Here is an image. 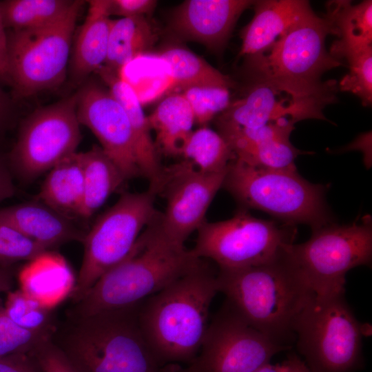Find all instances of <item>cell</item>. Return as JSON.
<instances>
[{
    "label": "cell",
    "instance_id": "obj_1",
    "mask_svg": "<svg viewBox=\"0 0 372 372\" xmlns=\"http://www.w3.org/2000/svg\"><path fill=\"white\" fill-rule=\"evenodd\" d=\"M217 273L200 259L139 304V326L161 364H190L197 356L209 323L211 302L219 292Z\"/></svg>",
    "mask_w": 372,
    "mask_h": 372
},
{
    "label": "cell",
    "instance_id": "obj_2",
    "mask_svg": "<svg viewBox=\"0 0 372 372\" xmlns=\"http://www.w3.org/2000/svg\"><path fill=\"white\" fill-rule=\"evenodd\" d=\"M219 292L240 318L273 341L290 348L294 325L314 294L282 253L267 262L218 269Z\"/></svg>",
    "mask_w": 372,
    "mask_h": 372
},
{
    "label": "cell",
    "instance_id": "obj_3",
    "mask_svg": "<svg viewBox=\"0 0 372 372\" xmlns=\"http://www.w3.org/2000/svg\"><path fill=\"white\" fill-rule=\"evenodd\" d=\"M156 218L127 257L105 272L76 303L72 313L74 320L139 304L200 260L190 249L165 238L158 230Z\"/></svg>",
    "mask_w": 372,
    "mask_h": 372
},
{
    "label": "cell",
    "instance_id": "obj_4",
    "mask_svg": "<svg viewBox=\"0 0 372 372\" xmlns=\"http://www.w3.org/2000/svg\"><path fill=\"white\" fill-rule=\"evenodd\" d=\"M139 304L74 320L60 347L79 372L168 371L143 336Z\"/></svg>",
    "mask_w": 372,
    "mask_h": 372
},
{
    "label": "cell",
    "instance_id": "obj_5",
    "mask_svg": "<svg viewBox=\"0 0 372 372\" xmlns=\"http://www.w3.org/2000/svg\"><path fill=\"white\" fill-rule=\"evenodd\" d=\"M222 187L242 209L263 211L287 225L306 224L313 230L333 223L325 200L326 187L303 178L296 168L257 167L235 158Z\"/></svg>",
    "mask_w": 372,
    "mask_h": 372
},
{
    "label": "cell",
    "instance_id": "obj_6",
    "mask_svg": "<svg viewBox=\"0 0 372 372\" xmlns=\"http://www.w3.org/2000/svg\"><path fill=\"white\" fill-rule=\"evenodd\" d=\"M248 74L249 83L242 96L217 117L222 136L283 119L294 123L308 118L327 121L323 110L336 101L334 80L306 84L263 74Z\"/></svg>",
    "mask_w": 372,
    "mask_h": 372
},
{
    "label": "cell",
    "instance_id": "obj_7",
    "mask_svg": "<svg viewBox=\"0 0 372 372\" xmlns=\"http://www.w3.org/2000/svg\"><path fill=\"white\" fill-rule=\"evenodd\" d=\"M283 254L315 294L344 293L347 272L371 262V218L313 229L306 242L285 245Z\"/></svg>",
    "mask_w": 372,
    "mask_h": 372
},
{
    "label": "cell",
    "instance_id": "obj_8",
    "mask_svg": "<svg viewBox=\"0 0 372 372\" xmlns=\"http://www.w3.org/2000/svg\"><path fill=\"white\" fill-rule=\"evenodd\" d=\"M363 330L344 293H314L294 325L297 348L311 372H351L361 359Z\"/></svg>",
    "mask_w": 372,
    "mask_h": 372
},
{
    "label": "cell",
    "instance_id": "obj_9",
    "mask_svg": "<svg viewBox=\"0 0 372 372\" xmlns=\"http://www.w3.org/2000/svg\"><path fill=\"white\" fill-rule=\"evenodd\" d=\"M84 3L75 0L62 18L50 25L7 33L9 84L17 97H30L64 82Z\"/></svg>",
    "mask_w": 372,
    "mask_h": 372
},
{
    "label": "cell",
    "instance_id": "obj_10",
    "mask_svg": "<svg viewBox=\"0 0 372 372\" xmlns=\"http://www.w3.org/2000/svg\"><path fill=\"white\" fill-rule=\"evenodd\" d=\"M156 196L149 187L142 192L123 193L85 233L81 267L70 296L75 304L130 254L141 234L158 214L154 207Z\"/></svg>",
    "mask_w": 372,
    "mask_h": 372
},
{
    "label": "cell",
    "instance_id": "obj_11",
    "mask_svg": "<svg viewBox=\"0 0 372 372\" xmlns=\"http://www.w3.org/2000/svg\"><path fill=\"white\" fill-rule=\"evenodd\" d=\"M194 247L197 258H209L218 269H235L259 265L277 258L292 243L296 228L250 215L240 209L227 220H207L198 229Z\"/></svg>",
    "mask_w": 372,
    "mask_h": 372
},
{
    "label": "cell",
    "instance_id": "obj_12",
    "mask_svg": "<svg viewBox=\"0 0 372 372\" xmlns=\"http://www.w3.org/2000/svg\"><path fill=\"white\" fill-rule=\"evenodd\" d=\"M76 92L40 107L22 123L10 153L15 172L31 180L76 152L81 140Z\"/></svg>",
    "mask_w": 372,
    "mask_h": 372
},
{
    "label": "cell",
    "instance_id": "obj_13",
    "mask_svg": "<svg viewBox=\"0 0 372 372\" xmlns=\"http://www.w3.org/2000/svg\"><path fill=\"white\" fill-rule=\"evenodd\" d=\"M328 34L338 35L332 23L313 12L281 37L265 53L248 56L247 73L270 75L289 81L314 84L323 73L342 65L325 48Z\"/></svg>",
    "mask_w": 372,
    "mask_h": 372
},
{
    "label": "cell",
    "instance_id": "obj_14",
    "mask_svg": "<svg viewBox=\"0 0 372 372\" xmlns=\"http://www.w3.org/2000/svg\"><path fill=\"white\" fill-rule=\"evenodd\" d=\"M289 347L252 327L225 302L209 322L192 372H251Z\"/></svg>",
    "mask_w": 372,
    "mask_h": 372
},
{
    "label": "cell",
    "instance_id": "obj_15",
    "mask_svg": "<svg viewBox=\"0 0 372 372\" xmlns=\"http://www.w3.org/2000/svg\"><path fill=\"white\" fill-rule=\"evenodd\" d=\"M226 172L202 173L183 161L163 167L158 180L149 187L166 200L156 225L169 242L184 247L188 237L206 221L207 211L223 186Z\"/></svg>",
    "mask_w": 372,
    "mask_h": 372
},
{
    "label": "cell",
    "instance_id": "obj_16",
    "mask_svg": "<svg viewBox=\"0 0 372 372\" xmlns=\"http://www.w3.org/2000/svg\"><path fill=\"white\" fill-rule=\"evenodd\" d=\"M76 96L79 123L92 132L127 180L141 176L129 118L108 89L95 81H85Z\"/></svg>",
    "mask_w": 372,
    "mask_h": 372
},
{
    "label": "cell",
    "instance_id": "obj_17",
    "mask_svg": "<svg viewBox=\"0 0 372 372\" xmlns=\"http://www.w3.org/2000/svg\"><path fill=\"white\" fill-rule=\"evenodd\" d=\"M249 0H187L174 9L171 32L178 39L200 43L220 52L240 14L253 5Z\"/></svg>",
    "mask_w": 372,
    "mask_h": 372
},
{
    "label": "cell",
    "instance_id": "obj_18",
    "mask_svg": "<svg viewBox=\"0 0 372 372\" xmlns=\"http://www.w3.org/2000/svg\"><path fill=\"white\" fill-rule=\"evenodd\" d=\"M254 15L242 30L239 56L267 52L296 23L310 14L309 2L302 0L254 1Z\"/></svg>",
    "mask_w": 372,
    "mask_h": 372
},
{
    "label": "cell",
    "instance_id": "obj_19",
    "mask_svg": "<svg viewBox=\"0 0 372 372\" xmlns=\"http://www.w3.org/2000/svg\"><path fill=\"white\" fill-rule=\"evenodd\" d=\"M0 220L48 250L71 241L83 242L85 234L72 219L39 200L0 209Z\"/></svg>",
    "mask_w": 372,
    "mask_h": 372
},
{
    "label": "cell",
    "instance_id": "obj_20",
    "mask_svg": "<svg viewBox=\"0 0 372 372\" xmlns=\"http://www.w3.org/2000/svg\"><path fill=\"white\" fill-rule=\"evenodd\" d=\"M87 2V15L72 41L68 71L72 83L80 86L105 63L112 20L110 0Z\"/></svg>",
    "mask_w": 372,
    "mask_h": 372
},
{
    "label": "cell",
    "instance_id": "obj_21",
    "mask_svg": "<svg viewBox=\"0 0 372 372\" xmlns=\"http://www.w3.org/2000/svg\"><path fill=\"white\" fill-rule=\"evenodd\" d=\"M107 85L108 90L125 110L134 134L138 165L141 176L146 178L149 184L159 178L163 170L147 117L145 115L137 92L118 74L105 66L96 72Z\"/></svg>",
    "mask_w": 372,
    "mask_h": 372
},
{
    "label": "cell",
    "instance_id": "obj_22",
    "mask_svg": "<svg viewBox=\"0 0 372 372\" xmlns=\"http://www.w3.org/2000/svg\"><path fill=\"white\" fill-rule=\"evenodd\" d=\"M18 280L21 290L50 309L70 297L76 281L65 259L52 250L28 261Z\"/></svg>",
    "mask_w": 372,
    "mask_h": 372
},
{
    "label": "cell",
    "instance_id": "obj_23",
    "mask_svg": "<svg viewBox=\"0 0 372 372\" xmlns=\"http://www.w3.org/2000/svg\"><path fill=\"white\" fill-rule=\"evenodd\" d=\"M83 195V176L81 152L65 157L44 179L38 200L62 215L72 219L79 217Z\"/></svg>",
    "mask_w": 372,
    "mask_h": 372
},
{
    "label": "cell",
    "instance_id": "obj_24",
    "mask_svg": "<svg viewBox=\"0 0 372 372\" xmlns=\"http://www.w3.org/2000/svg\"><path fill=\"white\" fill-rule=\"evenodd\" d=\"M147 120L156 134L158 154L180 156L195 123L192 108L182 93L165 97Z\"/></svg>",
    "mask_w": 372,
    "mask_h": 372
},
{
    "label": "cell",
    "instance_id": "obj_25",
    "mask_svg": "<svg viewBox=\"0 0 372 372\" xmlns=\"http://www.w3.org/2000/svg\"><path fill=\"white\" fill-rule=\"evenodd\" d=\"M83 195L79 217L88 219L127 180L101 146L81 152Z\"/></svg>",
    "mask_w": 372,
    "mask_h": 372
},
{
    "label": "cell",
    "instance_id": "obj_26",
    "mask_svg": "<svg viewBox=\"0 0 372 372\" xmlns=\"http://www.w3.org/2000/svg\"><path fill=\"white\" fill-rule=\"evenodd\" d=\"M156 39L157 34L145 17L112 19L103 66L118 73L128 63L148 51Z\"/></svg>",
    "mask_w": 372,
    "mask_h": 372
},
{
    "label": "cell",
    "instance_id": "obj_27",
    "mask_svg": "<svg viewBox=\"0 0 372 372\" xmlns=\"http://www.w3.org/2000/svg\"><path fill=\"white\" fill-rule=\"evenodd\" d=\"M325 17L332 23L339 39L329 52L372 46V1L352 5L350 1H331Z\"/></svg>",
    "mask_w": 372,
    "mask_h": 372
},
{
    "label": "cell",
    "instance_id": "obj_28",
    "mask_svg": "<svg viewBox=\"0 0 372 372\" xmlns=\"http://www.w3.org/2000/svg\"><path fill=\"white\" fill-rule=\"evenodd\" d=\"M160 58L171 70L174 84L182 90L191 87H222L229 89L233 81L194 52L179 46L161 52Z\"/></svg>",
    "mask_w": 372,
    "mask_h": 372
},
{
    "label": "cell",
    "instance_id": "obj_29",
    "mask_svg": "<svg viewBox=\"0 0 372 372\" xmlns=\"http://www.w3.org/2000/svg\"><path fill=\"white\" fill-rule=\"evenodd\" d=\"M75 0H5L0 12L6 29L22 30L41 28L62 18Z\"/></svg>",
    "mask_w": 372,
    "mask_h": 372
},
{
    "label": "cell",
    "instance_id": "obj_30",
    "mask_svg": "<svg viewBox=\"0 0 372 372\" xmlns=\"http://www.w3.org/2000/svg\"><path fill=\"white\" fill-rule=\"evenodd\" d=\"M194 169L214 174L225 171L236 158L225 139L217 132L202 126L192 131L181 154Z\"/></svg>",
    "mask_w": 372,
    "mask_h": 372
},
{
    "label": "cell",
    "instance_id": "obj_31",
    "mask_svg": "<svg viewBox=\"0 0 372 372\" xmlns=\"http://www.w3.org/2000/svg\"><path fill=\"white\" fill-rule=\"evenodd\" d=\"M8 316L18 326L29 331L53 335L54 324L52 309L20 289L7 293L3 302Z\"/></svg>",
    "mask_w": 372,
    "mask_h": 372
},
{
    "label": "cell",
    "instance_id": "obj_32",
    "mask_svg": "<svg viewBox=\"0 0 372 372\" xmlns=\"http://www.w3.org/2000/svg\"><path fill=\"white\" fill-rule=\"evenodd\" d=\"M304 152L296 148L289 136H274L262 139L235 154L245 163L261 168H296L295 159Z\"/></svg>",
    "mask_w": 372,
    "mask_h": 372
},
{
    "label": "cell",
    "instance_id": "obj_33",
    "mask_svg": "<svg viewBox=\"0 0 372 372\" xmlns=\"http://www.w3.org/2000/svg\"><path fill=\"white\" fill-rule=\"evenodd\" d=\"M333 56L341 61L345 59L349 72L339 83L341 91L350 92L359 96L362 105L372 102V46L362 49L344 50Z\"/></svg>",
    "mask_w": 372,
    "mask_h": 372
},
{
    "label": "cell",
    "instance_id": "obj_34",
    "mask_svg": "<svg viewBox=\"0 0 372 372\" xmlns=\"http://www.w3.org/2000/svg\"><path fill=\"white\" fill-rule=\"evenodd\" d=\"M182 94L192 108L195 123L201 126L223 112L231 102L229 89L222 87H191Z\"/></svg>",
    "mask_w": 372,
    "mask_h": 372
},
{
    "label": "cell",
    "instance_id": "obj_35",
    "mask_svg": "<svg viewBox=\"0 0 372 372\" xmlns=\"http://www.w3.org/2000/svg\"><path fill=\"white\" fill-rule=\"evenodd\" d=\"M50 338L52 336L33 333L16 324L6 314L0 298V358L30 354L39 344Z\"/></svg>",
    "mask_w": 372,
    "mask_h": 372
},
{
    "label": "cell",
    "instance_id": "obj_36",
    "mask_svg": "<svg viewBox=\"0 0 372 372\" xmlns=\"http://www.w3.org/2000/svg\"><path fill=\"white\" fill-rule=\"evenodd\" d=\"M46 251L15 227L0 220V264L28 262Z\"/></svg>",
    "mask_w": 372,
    "mask_h": 372
},
{
    "label": "cell",
    "instance_id": "obj_37",
    "mask_svg": "<svg viewBox=\"0 0 372 372\" xmlns=\"http://www.w3.org/2000/svg\"><path fill=\"white\" fill-rule=\"evenodd\" d=\"M41 372H79L66 353L48 338L39 344L30 353Z\"/></svg>",
    "mask_w": 372,
    "mask_h": 372
},
{
    "label": "cell",
    "instance_id": "obj_38",
    "mask_svg": "<svg viewBox=\"0 0 372 372\" xmlns=\"http://www.w3.org/2000/svg\"><path fill=\"white\" fill-rule=\"evenodd\" d=\"M157 5L154 0H110V15L122 17H145L151 14Z\"/></svg>",
    "mask_w": 372,
    "mask_h": 372
},
{
    "label": "cell",
    "instance_id": "obj_39",
    "mask_svg": "<svg viewBox=\"0 0 372 372\" xmlns=\"http://www.w3.org/2000/svg\"><path fill=\"white\" fill-rule=\"evenodd\" d=\"M0 372H41L34 358L26 353L0 358Z\"/></svg>",
    "mask_w": 372,
    "mask_h": 372
},
{
    "label": "cell",
    "instance_id": "obj_40",
    "mask_svg": "<svg viewBox=\"0 0 372 372\" xmlns=\"http://www.w3.org/2000/svg\"><path fill=\"white\" fill-rule=\"evenodd\" d=\"M0 12V80L9 83L8 36Z\"/></svg>",
    "mask_w": 372,
    "mask_h": 372
},
{
    "label": "cell",
    "instance_id": "obj_41",
    "mask_svg": "<svg viewBox=\"0 0 372 372\" xmlns=\"http://www.w3.org/2000/svg\"><path fill=\"white\" fill-rule=\"evenodd\" d=\"M14 186L8 165L0 157V203L12 197Z\"/></svg>",
    "mask_w": 372,
    "mask_h": 372
},
{
    "label": "cell",
    "instance_id": "obj_42",
    "mask_svg": "<svg viewBox=\"0 0 372 372\" xmlns=\"http://www.w3.org/2000/svg\"><path fill=\"white\" fill-rule=\"evenodd\" d=\"M14 285V274L10 265L0 264V294L12 290Z\"/></svg>",
    "mask_w": 372,
    "mask_h": 372
},
{
    "label": "cell",
    "instance_id": "obj_43",
    "mask_svg": "<svg viewBox=\"0 0 372 372\" xmlns=\"http://www.w3.org/2000/svg\"><path fill=\"white\" fill-rule=\"evenodd\" d=\"M251 372H291L288 360L282 364H271L269 362L262 365Z\"/></svg>",
    "mask_w": 372,
    "mask_h": 372
},
{
    "label": "cell",
    "instance_id": "obj_44",
    "mask_svg": "<svg viewBox=\"0 0 372 372\" xmlns=\"http://www.w3.org/2000/svg\"><path fill=\"white\" fill-rule=\"evenodd\" d=\"M287 360L291 366V372H311L307 364L296 355H291Z\"/></svg>",
    "mask_w": 372,
    "mask_h": 372
},
{
    "label": "cell",
    "instance_id": "obj_45",
    "mask_svg": "<svg viewBox=\"0 0 372 372\" xmlns=\"http://www.w3.org/2000/svg\"><path fill=\"white\" fill-rule=\"evenodd\" d=\"M9 106V99L0 86V127L7 116Z\"/></svg>",
    "mask_w": 372,
    "mask_h": 372
},
{
    "label": "cell",
    "instance_id": "obj_46",
    "mask_svg": "<svg viewBox=\"0 0 372 372\" xmlns=\"http://www.w3.org/2000/svg\"><path fill=\"white\" fill-rule=\"evenodd\" d=\"M167 372H192L187 367L183 368L178 364H169Z\"/></svg>",
    "mask_w": 372,
    "mask_h": 372
}]
</instances>
